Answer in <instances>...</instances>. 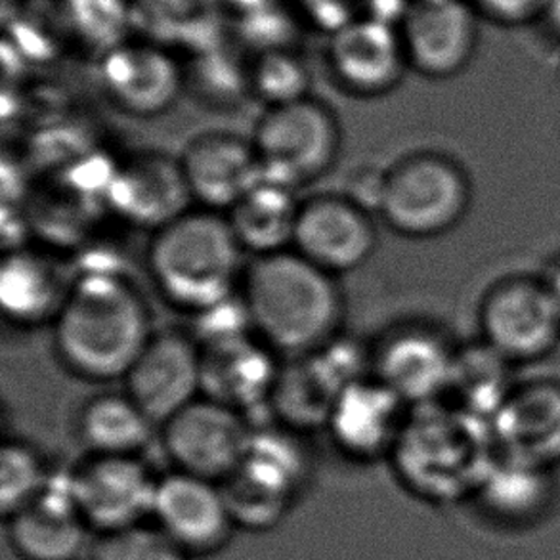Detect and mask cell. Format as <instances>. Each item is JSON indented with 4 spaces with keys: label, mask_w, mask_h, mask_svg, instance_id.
Returning <instances> with one entry per match:
<instances>
[{
    "label": "cell",
    "mask_w": 560,
    "mask_h": 560,
    "mask_svg": "<svg viewBox=\"0 0 560 560\" xmlns=\"http://www.w3.org/2000/svg\"><path fill=\"white\" fill-rule=\"evenodd\" d=\"M153 334L142 293L129 278L106 268L79 273L52 322L58 360L94 383L122 381Z\"/></svg>",
    "instance_id": "1"
},
{
    "label": "cell",
    "mask_w": 560,
    "mask_h": 560,
    "mask_svg": "<svg viewBox=\"0 0 560 560\" xmlns=\"http://www.w3.org/2000/svg\"><path fill=\"white\" fill-rule=\"evenodd\" d=\"M240 296L253 331L276 354H314L341 334L345 296L337 276L296 250L250 258Z\"/></svg>",
    "instance_id": "2"
},
{
    "label": "cell",
    "mask_w": 560,
    "mask_h": 560,
    "mask_svg": "<svg viewBox=\"0 0 560 560\" xmlns=\"http://www.w3.org/2000/svg\"><path fill=\"white\" fill-rule=\"evenodd\" d=\"M145 268L168 304L199 316L240 295L247 262L226 214L191 207L153 232Z\"/></svg>",
    "instance_id": "3"
},
{
    "label": "cell",
    "mask_w": 560,
    "mask_h": 560,
    "mask_svg": "<svg viewBox=\"0 0 560 560\" xmlns=\"http://www.w3.org/2000/svg\"><path fill=\"white\" fill-rule=\"evenodd\" d=\"M394 452L404 477L427 486V493L470 498L500 457L490 421L444 398L409 409Z\"/></svg>",
    "instance_id": "4"
},
{
    "label": "cell",
    "mask_w": 560,
    "mask_h": 560,
    "mask_svg": "<svg viewBox=\"0 0 560 560\" xmlns=\"http://www.w3.org/2000/svg\"><path fill=\"white\" fill-rule=\"evenodd\" d=\"M472 180L447 153H408L385 168L378 217L394 234L409 240L446 235L467 219Z\"/></svg>",
    "instance_id": "5"
},
{
    "label": "cell",
    "mask_w": 560,
    "mask_h": 560,
    "mask_svg": "<svg viewBox=\"0 0 560 560\" xmlns=\"http://www.w3.org/2000/svg\"><path fill=\"white\" fill-rule=\"evenodd\" d=\"M250 140L266 180L296 189L334 168L341 152V125L326 102L308 96L266 107Z\"/></svg>",
    "instance_id": "6"
},
{
    "label": "cell",
    "mask_w": 560,
    "mask_h": 560,
    "mask_svg": "<svg viewBox=\"0 0 560 560\" xmlns=\"http://www.w3.org/2000/svg\"><path fill=\"white\" fill-rule=\"evenodd\" d=\"M478 339L508 362L528 365L560 347V312L541 273H508L488 285L477 308Z\"/></svg>",
    "instance_id": "7"
},
{
    "label": "cell",
    "mask_w": 560,
    "mask_h": 560,
    "mask_svg": "<svg viewBox=\"0 0 560 560\" xmlns=\"http://www.w3.org/2000/svg\"><path fill=\"white\" fill-rule=\"evenodd\" d=\"M245 413L199 396L160 427L175 470L224 485L242 467L253 439Z\"/></svg>",
    "instance_id": "8"
},
{
    "label": "cell",
    "mask_w": 560,
    "mask_h": 560,
    "mask_svg": "<svg viewBox=\"0 0 560 560\" xmlns=\"http://www.w3.org/2000/svg\"><path fill=\"white\" fill-rule=\"evenodd\" d=\"M462 342L431 322L390 327L372 349V375L408 406L442 400Z\"/></svg>",
    "instance_id": "9"
},
{
    "label": "cell",
    "mask_w": 560,
    "mask_h": 560,
    "mask_svg": "<svg viewBox=\"0 0 560 560\" xmlns=\"http://www.w3.org/2000/svg\"><path fill=\"white\" fill-rule=\"evenodd\" d=\"M71 475L77 511L100 534L150 523L158 480L138 455H86Z\"/></svg>",
    "instance_id": "10"
},
{
    "label": "cell",
    "mask_w": 560,
    "mask_h": 560,
    "mask_svg": "<svg viewBox=\"0 0 560 560\" xmlns=\"http://www.w3.org/2000/svg\"><path fill=\"white\" fill-rule=\"evenodd\" d=\"M478 22L470 0H411L396 23L409 69L432 81L462 75L477 56Z\"/></svg>",
    "instance_id": "11"
},
{
    "label": "cell",
    "mask_w": 560,
    "mask_h": 560,
    "mask_svg": "<svg viewBox=\"0 0 560 560\" xmlns=\"http://www.w3.org/2000/svg\"><path fill=\"white\" fill-rule=\"evenodd\" d=\"M121 383L122 393L160 429L203 396L201 347L196 337L178 329L155 331Z\"/></svg>",
    "instance_id": "12"
},
{
    "label": "cell",
    "mask_w": 560,
    "mask_h": 560,
    "mask_svg": "<svg viewBox=\"0 0 560 560\" xmlns=\"http://www.w3.org/2000/svg\"><path fill=\"white\" fill-rule=\"evenodd\" d=\"M377 242L372 212L345 194H318L301 201L291 249L322 270L341 276L364 266Z\"/></svg>",
    "instance_id": "13"
},
{
    "label": "cell",
    "mask_w": 560,
    "mask_h": 560,
    "mask_svg": "<svg viewBox=\"0 0 560 560\" xmlns=\"http://www.w3.org/2000/svg\"><path fill=\"white\" fill-rule=\"evenodd\" d=\"M152 521L189 559L219 553L235 528L222 485L180 470L158 480Z\"/></svg>",
    "instance_id": "14"
},
{
    "label": "cell",
    "mask_w": 560,
    "mask_h": 560,
    "mask_svg": "<svg viewBox=\"0 0 560 560\" xmlns=\"http://www.w3.org/2000/svg\"><path fill=\"white\" fill-rule=\"evenodd\" d=\"M327 61L335 81L364 98L393 92L409 69L398 25L378 15L352 18L337 27L329 38Z\"/></svg>",
    "instance_id": "15"
},
{
    "label": "cell",
    "mask_w": 560,
    "mask_h": 560,
    "mask_svg": "<svg viewBox=\"0 0 560 560\" xmlns=\"http://www.w3.org/2000/svg\"><path fill=\"white\" fill-rule=\"evenodd\" d=\"M100 83L121 112L140 119L167 114L184 91V71L165 46L125 40L100 56Z\"/></svg>",
    "instance_id": "16"
},
{
    "label": "cell",
    "mask_w": 560,
    "mask_h": 560,
    "mask_svg": "<svg viewBox=\"0 0 560 560\" xmlns=\"http://www.w3.org/2000/svg\"><path fill=\"white\" fill-rule=\"evenodd\" d=\"M178 161L191 199L209 211L226 214L265 180L262 161L253 140L226 130L191 138Z\"/></svg>",
    "instance_id": "17"
},
{
    "label": "cell",
    "mask_w": 560,
    "mask_h": 560,
    "mask_svg": "<svg viewBox=\"0 0 560 560\" xmlns=\"http://www.w3.org/2000/svg\"><path fill=\"white\" fill-rule=\"evenodd\" d=\"M409 409L411 406L375 375H365L342 386L326 427L342 454L372 462L394 452Z\"/></svg>",
    "instance_id": "18"
},
{
    "label": "cell",
    "mask_w": 560,
    "mask_h": 560,
    "mask_svg": "<svg viewBox=\"0 0 560 560\" xmlns=\"http://www.w3.org/2000/svg\"><path fill=\"white\" fill-rule=\"evenodd\" d=\"M191 201L180 161L167 153H135L107 180V205L122 220L152 234L189 211Z\"/></svg>",
    "instance_id": "19"
},
{
    "label": "cell",
    "mask_w": 560,
    "mask_h": 560,
    "mask_svg": "<svg viewBox=\"0 0 560 560\" xmlns=\"http://www.w3.org/2000/svg\"><path fill=\"white\" fill-rule=\"evenodd\" d=\"M490 427L500 457L553 469L560 463V381H518Z\"/></svg>",
    "instance_id": "20"
},
{
    "label": "cell",
    "mask_w": 560,
    "mask_h": 560,
    "mask_svg": "<svg viewBox=\"0 0 560 560\" xmlns=\"http://www.w3.org/2000/svg\"><path fill=\"white\" fill-rule=\"evenodd\" d=\"M8 539L23 560H79L89 526L77 511L71 475H50L30 508L7 518Z\"/></svg>",
    "instance_id": "21"
},
{
    "label": "cell",
    "mask_w": 560,
    "mask_h": 560,
    "mask_svg": "<svg viewBox=\"0 0 560 560\" xmlns=\"http://www.w3.org/2000/svg\"><path fill=\"white\" fill-rule=\"evenodd\" d=\"M203 362V396L243 411L270 400L280 373L278 358L255 331L199 342Z\"/></svg>",
    "instance_id": "22"
},
{
    "label": "cell",
    "mask_w": 560,
    "mask_h": 560,
    "mask_svg": "<svg viewBox=\"0 0 560 560\" xmlns=\"http://www.w3.org/2000/svg\"><path fill=\"white\" fill-rule=\"evenodd\" d=\"M557 493L553 469L498 457L472 500L490 523L524 530L551 515Z\"/></svg>",
    "instance_id": "23"
},
{
    "label": "cell",
    "mask_w": 560,
    "mask_h": 560,
    "mask_svg": "<svg viewBox=\"0 0 560 560\" xmlns=\"http://www.w3.org/2000/svg\"><path fill=\"white\" fill-rule=\"evenodd\" d=\"M60 268L33 249L8 250L0 266V306L12 326L37 327L52 324L68 295Z\"/></svg>",
    "instance_id": "24"
},
{
    "label": "cell",
    "mask_w": 560,
    "mask_h": 560,
    "mask_svg": "<svg viewBox=\"0 0 560 560\" xmlns=\"http://www.w3.org/2000/svg\"><path fill=\"white\" fill-rule=\"evenodd\" d=\"M135 27L155 45L211 52L224 30L222 0H132Z\"/></svg>",
    "instance_id": "25"
},
{
    "label": "cell",
    "mask_w": 560,
    "mask_h": 560,
    "mask_svg": "<svg viewBox=\"0 0 560 560\" xmlns=\"http://www.w3.org/2000/svg\"><path fill=\"white\" fill-rule=\"evenodd\" d=\"M299 207L295 189L265 178L226 212V219L243 250L260 257L293 247Z\"/></svg>",
    "instance_id": "26"
},
{
    "label": "cell",
    "mask_w": 560,
    "mask_h": 560,
    "mask_svg": "<svg viewBox=\"0 0 560 560\" xmlns=\"http://www.w3.org/2000/svg\"><path fill=\"white\" fill-rule=\"evenodd\" d=\"M155 429L158 424L122 390L92 396L77 416V436L91 455H138Z\"/></svg>",
    "instance_id": "27"
},
{
    "label": "cell",
    "mask_w": 560,
    "mask_h": 560,
    "mask_svg": "<svg viewBox=\"0 0 560 560\" xmlns=\"http://www.w3.org/2000/svg\"><path fill=\"white\" fill-rule=\"evenodd\" d=\"M516 365L508 362L482 339L462 342L444 400L472 416L492 421L498 409L515 390Z\"/></svg>",
    "instance_id": "28"
},
{
    "label": "cell",
    "mask_w": 560,
    "mask_h": 560,
    "mask_svg": "<svg viewBox=\"0 0 560 560\" xmlns=\"http://www.w3.org/2000/svg\"><path fill=\"white\" fill-rule=\"evenodd\" d=\"M339 390L341 386L335 383L319 358L306 354L281 365L270 401L288 429L304 431L318 424L326 427Z\"/></svg>",
    "instance_id": "29"
},
{
    "label": "cell",
    "mask_w": 560,
    "mask_h": 560,
    "mask_svg": "<svg viewBox=\"0 0 560 560\" xmlns=\"http://www.w3.org/2000/svg\"><path fill=\"white\" fill-rule=\"evenodd\" d=\"M50 472L35 447L22 440H7L0 454V509L2 516L30 508L45 492Z\"/></svg>",
    "instance_id": "30"
},
{
    "label": "cell",
    "mask_w": 560,
    "mask_h": 560,
    "mask_svg": "<svg viewBox=\"0 0 560 560\" xmlns=\"http://www.w3.org/2000/svg\"><path fill=\"white\" fill-rule=\"evenodd\" d=\"M249 91L265 102L266 107L285 106L311 96V73L295 54L285 48L260 52L250 66Z\"/></svg>",
    "instance_id": "31"
},
{
    "label": "cell",
    "mask_w": 560,
    "mask_h": 560,
    "mask_svg": "<svg viewBox=\"0 0 560 560\" xmlns=\"http://www.w3.org/2000/svg\"><path fill=\"white\" fill-rule=\"evenodd\" d=\"M66 14L77 37L100 50V56L129 40L135 27L129 0H66Z\"/></svg>",
    "instance_id": "32"
},
{
    "label": "cell",
    "mask_w": 560,
    "mask_h": 560,
    "mask_svg": "<svg viewBox=\"0 0 560 560\" xmlns=\"http://www.w3.org/2000/svg\"><path fill=\"white\" fill-rule=\"evenodd\" d=\"M91 560H189L155 524L142 523L100 534Z\"/></svg>",
    "instance_id": "33"
},
{
    "label": "cell",
    "mask_w": 560,
    "mask_h": 560,
    "mask_svg": "<svg viewBox=\"0 0 560 560\" xmlns=\"http://www.w3.org/2000/svg\"><path fill=\"white\" fill-rule=\"evenodd\" d=\"M477 12L486 20L503 25L516 27L526 25L538 18H544L549 0H470Z\"/></svg>",
    "instance_id": "34"
},
{
    "label": "cell",
    "mask_w": 560,
    "mask_h": 560,
    "mask_svg": "<svg viewBox=\"0 0 560 560\" xmlns=\"http://www.w3.org/2000/svg\"><path fill=\"white\" fill-rule=\"evenodd\" d=\"M383 184H385V168H358L357 173L350 176L347 189L342 194L350 197L354 203L364 207L365 211L378 214Z\"/></svg>",
    "instance_id": "35"
},
{
    "label": "cell",
    "mask_w": 560,
    "mask_h": 560,
    "mask_svg": "<svg viewBox=\"0 0 560 560\" xmlns=\"http://www.w3.org/2000/svg\"><path fill=\"white\" fill-rule=\"evenodd\" d=\"M539 273L544 276L547 288L553 293L555 303L559 306L560 312V255L555 257L553 260H549L546 268Z\"/></svg>",
    "instance_id": "36"
},
{
    "label": "cell",
    "mask_w": 560,
    "mask_h": 560,
    "mask_svg": "<svg viewBox=\"0 0 560 560\" xmlns=\"http://www.w3.org/2000/svg\"><path fill=\"white\" fill-rule=\"evenodd\" d=\"M544 20H546L557 33H560V0H549V2H547Z\"/></svg>",
    "instance_id": "37"
},
{
    "label": "cell",
    "mask_w": 560,
    "mask_h": 560,
    "mask_svg": "<svg viewBox=\"0 0 560 560\" xmlns=\"http://www.w3.org/2000/svg\"><path fill=\"white\" fill-rule=\"evenodd\" d=\"M79 560H81V559H79Z\"/></svg>",
    "instance_id": "38"
}]
</instances>
